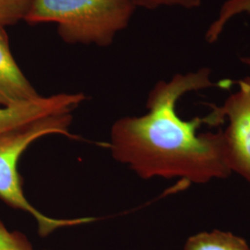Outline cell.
<instances>
[{"label": "cell", "mask_w": 250, "mask_h": 250, "mask_svg": "<svg viewBox=\"0 0 250 250\" xmlns=\"http://www.w3.org/2000/svg\"><path fill=\"white\" fill-rule=\"evenodd\" d=\"M85 99L83 93H61L10 106L0 105V134L43 117L72 113Z\"/></svg>", "instance_id": "cell-5"}, {"label": "cell", "mask_w": 250, "mask_h": 250, "mask_svg": "<svg viewBox=\"0 0 250 250\" xmlns=\"http://www.w3.org/2000/svg\"><path fill=\"white\" fill-rule=\"evenodd\" d=\"M245 13H250V0H225L216 18L207 29L206 41L208 44H214L232 19Z\"/></svg>", "instance_id": "cell-8"}, {"label": "cell", "mask_w": 250, "mask_h": 250, "mask_svg": "<svg viewBox=\"0 0 250 250\" xmlns=\"http://www.w3.org/2000/svg\"><path fill=\"white\" fill-rule=\"evenodd\" d=\"M237 84L238 89L216 108L228 120L227 127L221 130L227 165L250 185V77Z\"/></svg>", "instance_id": "cell-4"}, {"label": "cell", "mask_w": 250, "mask_h": 250, "mask_svg": "<svg viewBox=\"0 0 250 250\" xmlns=\"http://www.w3.org/2000/svg\"><path fill=\"white\" fill-rule=\"evenodd\" d=\"M184 250H250V248L244 238L232 232L212 230L190 236Z\"/></svg>", "instance_id": "cell-7"}, {"label": "cell", "mask_w": 250, "mask_h": 250, "mask_svg": "<svg viewBox=\"0 0 250 250\" xmlns=\"http://www.w3.org/2000/svg\"><path fill=\"white\" fill-rule=\"evenodd\" d=\"M134 7L157 9L160 7H180L184 9H197L201 6L202 0H129Z\"/></svg>", "instance_id": "cell-11"}, {"label": "cell", "mask_w": 250, "mask_h": 250, "mask_svg": "<svg viewBox=\"0 0 250 250\" xmlns=\"http://www.w3.org/2000/svg\"><path fill=\"white\" fill-rule=\"evenodd\" d=\"M38 97L11 53L6 30L0 28V105L10 106Z\"/></svg>", "instance_id": "cell-6"}, {"label": "cell", "mask_w": 250, "mask_h": 250, "mask_svg": "<svg viewBox=\"0 0 250 250\" xmlns=\"http://www.w3.org/2000/svg\"><path fill=\"white\" fill-rule=\"evenodd\" d=\"M241 62L250 69V50L249 51V53L242 58Z\"/></svg>", "instance_id": "cell-12"}, {"label": "cell", "mask_w": 250, "mask_h": 250, "mask_svg": "<svg viewBox=\"0 0 250 250\" xmlns=\"http://www.w3.org/2000/svg\"><path fill=\"white\" fill-rule=\"evenodd\" d=\"M225 84L213 82L207 67L158 82L148 94L146 114L124 117L112 125L107 145L112 158L144 180L181 178L206 184L228 178L232 171L225 160L222 132L198 133L202 125L224 124L216 106L209 105L207 116L190 121L182 119L176 109L188 93Z\"/></svg>", "instance_id": "cell-1"}, {"label": "cell", "mask_w": 250, "mask_h": 250, "mask_svg": "<svg viewBox=\"0 0 250 250\" xmlns=\"http://www.w3.org/2000/svg\"><path fill=\"white\" fill-rule=\"evenodd\" d=\"M0 250H35L26 235L10 231L0 220Z\"/></svg>", "instance_id": "cell-10"}, {"label": "cell", "mask_w": 250, "mask_h": 250, "mask_svg": "<svg viewBox=\"0 0 250 250\" xmlns=\"http://www.w3.org/2000/svg\"><path fill=\"white\" fill-rule=\"evenodd\" d=\"M72 123V113L54 114L0 134V199L10 208L31 215L43 237L61 228L90 224L98 220L94 217L61 219L46 216L28 201L22 190L18 165L23 152L44 136L59 134L73 137L70 130Z\"/></svg>", "instance_id": "cell-3"}, {"label": "cell", "mask_w": 250, "mask_h": 250, "mask_svg": "<svg viewBox=\"0 0 250 250\" xmlns=\"http://www.w3.org/2000/svg\"><path fill=\"white\" fill-rule=\"evenodd\" d=\"M33 0H0V28L24 21Z\"/></svg>", "instance_id": "cell-9"}, {"label": "cell", "mask_w": 250, "mask_h": 250, "mask_svg": "<svg viewBox=\"0 0 250 250\" xmlns=\"http://www.w3.org/2000/svg\"><path fill=\"white\" fill-rule=\"evenodd\" d=\"M129 0H33L25 21L55 22L70 44L110 45L134 14Z\"/></svg>", "instance_id": "cell-2"}]
</instances>
